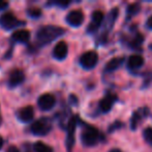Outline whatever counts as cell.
<instances>
[{
    "mask_svg": "<svg viewBox=\"0 0 152 152\" xmlns=\"http://www.w3.org/2000/svg\"><path fill=\"white\" fill-rule=\"evenodd\" d=\"M143 136H144V140L147 143H152V128L147 127L146 129H144L143 131Z\"/></svg>",
    "mask_w": 152,
    "mask_h": 152,
    "instance_id": "18",
    "label": "cell"
},
{
    "mask_svg": "<svg viewBox=\"0 0 152 152\" xmlns=\"http://www.w3.org/2000/svg\"><path fill=\"white\" fill-rule=\"evenodd\" d=\"M18 117L21 121L23 122H29L33 119L34 117V110L32 108V106H26V108H23L19 110Z\"/></svg>",
    "mask_w": 152,
    "mask_h": 152,
    "instance_id": "12",
    "label": "cell"
},
{
    "mask_svg": "<svg viewBox=\"0 0 152 152\" xmlns=\"http://www.w3.org/2000/svg\"><path fill=\"white\" fill-rule=\"evenodd\" d=\"M142 42H143V37H142V36H140V35H138V36H137V38L132 41V46H134V47L139 46V45H140Z\"/></svg>",
    "mask_w": 152,
    "mask_h": 152,
    "instance_id": "21",
    "label": "cell"
},
{
    "mask_svg": "<svg viewBox=\"0 0 152 152\" xmlns=\"http://www.w3.org/2000/svg\"><path fill=\"white\" fill-rule=\"evenodd\" d=\"M128 12L132 13V14H136L139 12V5L138 4H132V5L128 6Z\"/></svg>",
    "mask_w": 152,
    "mask_h": 152,
    "instance_id": "22",
    "label": "cell"
},
{
    "mask_svg": "<svg viewBox=\"0 0 152 152\" xmlns=\"http://www.w3.org/2000/svg\"><path fill=\"white\" fill-rule=\"evenodd\" d=\"M34 150L36 152H53L52 148L42 142H36L34 144Z\"/></svg>",
    "mask_w": 152,
    "mask_h": 152,
    "instance_id": "17",
    "label": "cell"
},
{
    "mask_svg": "<svg viewBox=\"0 0 152 152\" xmlns=\"http://www.w3.org/2000/svg\"><path fill=\"white\" fill-rule=\"evenodd\" d=\"M66 21L72 26H80L84 21V15L81 10H72L66 17Z\"/></svg>",
    "mask_w": 152,
    "mask_h": 152,
    "instance_id": "7",
    "label": "cell"
},
{
    "mask_svg": "<svg viewBox=\"0 0 152 152\" xmlns=\"http://www.w3.org/2000/svg\"><path fill=\"white\" fill-rule=\"evenodd\" d=\"M57 4H59V5H61V6H67L68 4H69V1H58Z\"/></svg>",
    "mask_w": 152,
    "mask_h": 152,
    "instance_id": "26",
    "label": "cell"
},
{
    "mask_svg": "<svg viewBox=\"0 0 152 152\" xmlns=\"http://www.w3.org/2000/svg\"><path fill=\"white\" fill-rule=\"evenodd\" d=\"M140 119H141V114H140V113H136V114L134 115V117H132V129H136L137 125H138V123L140 122Z\"/></svg>",
    "mask_w": 152,
    "mask_h": 152,
    "instance_id": "20",
    "label": "cell"
},
{
    "mask_svg": "<svg viewBox=\"0 0 152 152\" xmlns=\"http://www.w3.org/2000/svg\"><path fill=\"white\" fill-rule=\"evenodd\" d=\"M5 152H20V150H19L16 146H10L7 149H6Z\"/></svg>",
    "mask_w": 152,
    "mask_h": 152,
    "instance_id": "23",
    "label": "cell"
},
{
    "mask_svg": "<svg viewBox=\"0 0 152 152\" xmlns=\"http://www.w3.org/2000/svg\"><path fill=\"white\" fill-rule=\"evenodd\" d=\"M97 62L98 56L95 51H88V52L84 53L80 59V63L82 67L86 68V69H92L97 64Z\"/></svg>",
    "mask_w": 152,
    "mask_h": 152,
    "instance_id": "4",
    "label": "cell"
},
{
    "mask_svg": "<svg viewBox=\"0 0 152 152\" xmlns=\"http://www.w3.org/2000/svg\"><path fill=\"white\" fill-rule=\"evenodd\" d=\"M99 139V132L93 126H86L82 132V141L86 146H93L97 144Z\"/></svg>",
    "mask_w": 152,
    "mask_h": 152,
    "instance_id": "2",
    "label": "cell"
},
{
    "mask_svg": "<svg viewBox=\"0 0 152 152\" xmlns=\"http://www.w3.org/2000/svg\"><path fill=\"white\" fill-rule=\"evenodd\" d=\"M7 5H8V3L6 1H2V0H0V10H3V8H5Z\"/></svg>",
    "mask_w": 152,
    "mask_h": 152,
    "instance_id": "24",
    "label": "cell"
},
{
    "mask_svg": "<svg viewBox=\"0 0 152 152\" xmlns=\"http://www.w3.org/2000/svg\"><path fill=\"white\" fill-rule=\"evenodd\" d=\"M2 145H3V140H2V138L0 136V149H1Z\"/></svg>",
    "mask_w": 152,
    "mask_h": 152,
    "instance_id": "27",
    "label": "cell"
},
{
    "mask_svg": "<svg viewBox=\"0 0 152 152\" xmlns=\"http://www.w3.org/2000/svg\"><path fill=\"white\" fill-rule=\"evenodd\" d=\"M28 15L32 18H38L42 15V10L37 7H31L28 10Z\"/></svg>",
    "mask_w": 152,
    "mask_h": 152,
    "instance_id": "19",
    "label": "cell"
},
{
    "mask_svg": "<svg viewBox=\"0 0 152 152\" xmlns=\"http://www.w3.org/2000/svg\"><path fill=\"white\" fill-rule=\"evenodd\" d=\"M51 129V124L48 120L46 119H40L35 121L31 125V131L34 134H37V136H44L47 134Z\"/></svg>",
    "mask_w": 152,
    "mask_h": 152,
    "instance_id": "3",
    "label": "cell"
},
{
    "mask_svg": "<svg viewBox=\"0 0 152 152\" xmlns=\"http://www.w3.org/2000/svg\"><path fill=\"white\" fill-rule=\"evenodd\" d=\"M111 152H121V151L119 150V149H114V150H112Z\"/></svg>",
    "mask_w": 152,
    "mask_h": 152,
    "instance_id": "28",
    "label": "cell"
},
{
    "mask_svg": "<svg viewBox=\"0 0 152 152\" xmlns=\"http://www.w3.org/2000/svg\"><path fill=\"white\" fill-rule=\"evenodd\" d=\"M144 64V59L141 55H132V56L128 59V67L132 68V69H137V68H140L141 66H143Z\"/></svg>",
    "mask_w": 152,
    "mask_h": 152,
    "instance_id": "14",
    "label": "cell"
},
{
    "mask_svg": "<svg viewBox=\"0 0 152 152\" xmlns=\"http://www.w3.org/2000/svg\"><path fill=\"white\" fill-rule=\"evenodd\" d=\"M123 63V59L122 57H115V59H112L111 61L108 62L106 66V70L108 72H112L114 70L118 69L120 67V65Z\"/></svg>",
    "mask_w": 152,
    "mask_h": 152,
    "instance_id": "16",
    "label": "cell"
},
{
    "mask_svg": "<svg viewBox=\"0 0 152 152\" xmlns=\"http://www.w3.org/2000/svg\"><path fill=\"white\" fill-rule=\"evenodd\" d=\"M29 39H30V33L26 29H20L12 33V40L17 41V42L25 43L28 42Z\"/></svg>",
    "mask_w": 152,
    "mask_h": 152,
    "instance_id": "13",
    "label": "cell"
},
{
    "mask_svg": "<svg viewBox=\"0 0 152 152\" xmlns=\"http://www.w3.org/2000/svg\"><path fill=\"white\" fill-rule=\"evenodd\" d=\"M75 130H76V119L72 118V120L68 123V127H67V131H68V136H67V143H68V147H72L74 144V134H75Z\"/></svg>",
    "mask_w": 152,
    "mask_h": 152,
    "instance_id": "15",
    "label": "cell"
},
{
    "mask_svg": "<svg viewBox=\"0 0 152 152\" xmlns=\"http://www.w3.org/2000/svg\"><path fill=\"white\" fill-rule=\"evenodd\" d=\"M19 24V21L12 13H5L0 17V25L4 29H12Z\"/></svg>",
    "mask_w": 152,
    "mask_h": 152,
    "instance_id": "5",
    "label": "cell"
},
{
    "mask_svg": "<svg viewBox=\"0 0 152 152\" xmlns=\"http://www.w3.org/2000/svg\"><path fill=\"white\" fill-rule=\"evenodd\" d=\"M115 100H116V96L112 95V94H109L107 95L104 98H102L99 102V108L102 112L104 113H108L111 110L113 104H114Z\"/></svg>",
    "mask_w": 152,
    "mask_h": 152,
    "instance_id": "10",
    "label": "cell"
},
{
    "mask_svg": "<svg viewBox=\"0 0 152 152\" xmlns=\"http://www.w3.org/2000/svg\"><path fill=\"white\" fill-rule=\"evenodd\" d=\"M102 20H104V14L99 10H96L92 14V21L89 25V28H88V31H95L96 29L98 28L100 24H102Z\"/></svg>",
    "mask_w": 152,
    "mask_h": 152,
    "instance_id": "11",
    "label": "cell"
},
{
    "mask_svg": "<svg viewBox=\"0 0 152 152\" xmlns=\"http://www.w3.org/2000/svg\"><path fill=\"white\" fill-rule=\"evenodd\" d=\"M64 30L57 26H45L37 33V39L42 43H49L55 40L59 36L63 35Z\"/></svg>",
    "mask_w": 152,
    "mask_h": 152,
    "instance_id": "1",
    "label": "cell"
},
{
    "mask_svg": "<svg viewBox=\"0 0 152 152\" xmlns=\"http://www.w3.org/2000/svg\"><path fill=\"white\" fill-rule=\"evenodd\" d=\"M147 26H148V28L152 29V16L149 17L148 20H147Z\"/></svg>",
    "mask_w": 152,
    "mask_h": 152,
    "instance_id": "25",
    "label": "cell"
},
{
    "mask_svg": "<svg viewBox=\"0 0 152 152\" xmlns=\"http://www.w3.org/2000/svg\"><path fill=\"white\" fill-rule=\"evenodd\" d=\"M55 97L51 94H44L39 97L38 99V106L42 108V110H49L53 108L55 105Z\"/></svg>",
    "mask_w": 152,
    "mask_h": 152,
    "instance_id": "6",
    "label": "cell"
},
{
    "mask_svg": "<svg viewBox=\"0 0 152 152\" xmlns=\"http://www.w3.org/2000/svg\"><path fill=\"white\" fill-rule=\"evenodd\" d=\"M53 55L57 59H65L66 55H67V45H66V43L63 42V41L57 43V45L54 47V50H53Z\"/></svg>",
    "mask_w": 152,
    "mask_h": 152,
    "instance_id": "9",
    "label": "cell"
},
{
    "mask_svg": "<svg viewBox=\"0 0 152 152\" xmlns=\"http://www.w3.org/2000/svg\"><path fill=\"white\" fill-rule=\"evenodd\" d=\"M24 79H25L24 72L20 69H15L10 72L8 82H10V87H16V85H19L20 83H22L24 81Z\"/></svg>",
    "mask_w": 152,
    "mask_h": 152,
    "instance_id": "8",
    "label": "cell"
}]
</instances>
